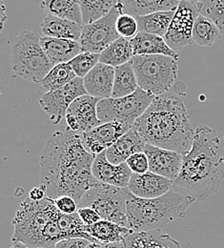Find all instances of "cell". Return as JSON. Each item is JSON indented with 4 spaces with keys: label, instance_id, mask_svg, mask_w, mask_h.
Returning <instances> with one entry per match:
<instances>
[{
    "label": "cell",
    "instance_id": "obj_1",
    "mask_svg": "<svg viewBox=\"0 0 224 248\" xmlns=\"http://www.w3.org/2000/svg\"><path fill=\"white\" fill-rule=\"evenodd\" d=\"M95 157L85 148L81 134L67 128L55 132L40 155V180L47 197L70 196L78 203L99 183L92 172Z\"/></svg>",
    "mask_w": 224,
    "mask_h": 248
},
{
    "label": "cell",
    "instance_id": "obj_2",
    "mask_svg": "<svg viewBox=\"0 0 224 248\" xmlns=\"http://www.w3.org/2000/svg\"><path fill=\"white\" fill-rule=\"evenodd\" d=\"M224 179V141L216 131L200 125L173 188L200 202L218 193Z\"/></svg>",
    "mask_w": 224,
    "mask_h": 248
},
{
    "label": "cell",
    "instance_id": "obj_3",
    "mask_svg": "<svg viewBox=\"0 0 224 248\" xmlns=\"http://www.w3.org/2000/svg\"><path fill=\"white\" fill-rule=\"evenodd\" d=\"M133 127L148 144L183 155L192 148L194 131L190 117L183 101L175 95L156 96Z\"/></svg>",
    "mask_w": 224,
    "mask_h": 248
},
{
    "label": "cell",
    "instance_id": "obj_4",
    "mask_svg": "<svg viewBox=\"0 0 224 248\" xmlns=\"http://www.w3.org/2000/svg\"><path fill=\"white\" fill-rule=\"evenodd\" d=\"M129 229L134 232L161 230L169 223L184 217L194 202L192 198L175 188L156 199H141L123 188Z\"/></svg>",
    "mask_w": 224,
    "mask_h": 248
},
{
    "label": "cell",
    "instance_id": "obj_5",
    "mask_svg": "<svg viewBox=\"0 0 224 248\" xmlns=\"http://www.w3.org/2000/svg\"><path fill=\"white\" fill-rule=\"evenodd\" d=\"M60 213L54 201L48 197L40 202L26 199L13 219L12 241L29 248H41L44 232L49 224L58 218Z\"/></svg>",
    "mask_w": 224,
    "mask_h": 248
},
{
    "label": "cell",
    "instance_id": "obj_6",
    "mask_svg": "<svg viewBox=\"0 0 224 248\" xmlns=\"http://www.w3.org/2000/svg\"><path fill=\"white\" fill-rule=\"evenodd\" d=\"M11 65L16 76L37 84L54 67L40 38L31 30H23L15 37L11 49Z\"/></svg>",
    "mask_w": 224,
    "mask_h": 248
},
{
    "label": "cell",
    "instance_id": "obj_7",
    "mask_svg": "<svg viewBox=\"0 0 224 248\" xmlns=\"http://www.w3.org/2000/svg\"><path fill=\"white\" fill-rule=\"evenodd\" d=\"M174 58L152 55L134 56L131 63L139 88L155 96L167 93L178 78L179 64Z\"/></svg>",
    "mask_w": 224,
    "mask_h": 248
},
{
    "label": "cell",
    "instance_id": "obj_8",
    "mask_svg": "<svg viewBox=\"0 0 224 248\" xmlns=\"http://www.w3.org/2000/svg\"><path fill=\"white\" fill-rule=\"evenodd\" d=\"M78 208L90 207L95 209L101 219L128 226L127 206L123 188L97 183L91 187L77 203Z\"/></svg>",
    "mask_w": 224,
    "mask_h": 248
},
{
    "label": "cell",
    "instance_id": "obj_9",
    "mask_svg": "<svg viewBox=\"0 0 224 248\" xmlns=\"http://www.w3.org/2000/svg\"><path fill=\"white\" fill-rule=\"evenodd\" d=\"M156 96L138 88L136 92L120 98H104L97 103V117L101 124L118 122L134 126Z\"/></svg>",
    "mask_w": 224,
    "mask_h": 248
},
{
    "label": "cell",
    "instance_id": "obj_10",
    "mask_svg": "<svg viewBox=\"0 0 224 248\" xmlns=\"http://www.w3.org/2000/svg\"><path fill=\"white\" fill-rule=\"evenodd\" d=\"M125 6L122 1L116 0L112 11L104 17L87 25H83L80 45L82 52L101 54L109 45L120 37L117 30V20L123 14Z\"/></svg>",
    "mask_w": 224,
    "mask_h": 248
},
{
    "label": "cell",
    "instance_id": "obj_11",
    "mask_svg": "<svg viewBox=\"0 0 224 248\" xmlns=\"http://www.w3.org/2000/svg\"><path fill=\"white\" fill-rule=\"evenodd\" d=\"M199 16L195 4L188 0H181L175 12V16L164 39L174 50L179 51L194 43L193 30L195 19Z\"/></svg>",
    "mask_w": 224,
    "mask_h": 248
},
{
    "label": "cell",
    "instance_id": "obj_12",
    "mask_svg": "<svg viewBox=\"0 0 224 248\" xmlns=\"http://www.w3.org/2000/svg\"><path fill=\"white\" fill-rule=\"evenodd\" d=\"M88 94L83 78H75L70 83L57 90L44 93L39 99L43 111L49 116L54 125L60 124L65 117L70 105L79 96Z\"/></svg>",
    "mask_w": 224,
    "mask_h": 248
},
{
    "label": "cell",
    "instance_id": "obj_13",
    "mask_svg": "<svg viewBox=\"0 0 224 248\" xmlns=\"http://www.w3.org/2000/svg\"><path fill=\"white\" fill-rule=\"evenodd\" d=\"M99 100L89 94L76 98L66 113L67 129L83 134L99 126L101 124L97 117V103Z\"/></svg>",
    "mask_w": 224,
    "mask_h": 248
},
{
    "label": "cell",
    "instance_id": "obj_14",
    "mask_svg": "<svg viewBox=\"0 0 224 248\" xmlns=\"http://www.w3.org/2000/svg\"><path fill=\"white\" fill-rule=\"evenodd\" d=\"M131 128L133 127L118 122L100 124L96 128L81 134L82 141L90 153L98 155L111 147Z\"/></svg>",
    "mask_w": 224,
    "mask_h": 248
},
{
    "label": "cell",
    "instance_id": "obj_15",
    "mask_svg": "<svg viewBox=\"0 0 224 248\" xmlns=\"http://www.w3.org/2000/svg\"><path fill=\"white\" fill-rule=\"evenodd\" d=\"M144 152L149 159L150 172L167 178L173 182L179 177L183 162V155L148 143Z\"/></svg>",
    "mask_w": 224,
    "mask_h": 248
},
{
    "label": "cell",
    "instance_id": "obj_16",
    "mask_svg": "<svg viewBox=\"0 0 224 248\" xmlns=\"http://www.w3.org/2000/svg\"><path fill=\"white\" fill-rule=\"evenodd\" d=\"M92 172L99 183L119 188H127L133 175L126 162L120 164L111 163L105 151L96 155Z\"/></svg>",
    "mask_w": 224,
    "mask_h": 248
},
{
    "label": "cell",
    "instance_id": "obj_17",
    "mask_svg": "<svg viewBox=\"0 0 224 248\" xmlns=\"http://www.w3.org/2000/svg\"><path fill=\"white\" fill-rule=\"evenodd\" d=\"M174 182L152 172L133 174L127 188L134 196L141 199H156L168 193Z\"/></svg>",
    "mask_w": 224,
    "mask_h": 248
},
{
    "label": "cell",
    "instance_id": "obj_18",
    "mask_svg": "<svg viewBox=\"0 0 224 248\" xmlns=\"http://www.w3.org/2000/svg\"><path fill=\"white\" fill-rule=\"evenodd\" d=\"M83 81L86 92L89 95L98 99L112 97L115 81V68L99 62L83 78Z\"/></svg>",
    "mask_w": 224,
    "mask_h": 248
},
{
    "label": "cell",
    "instance_id": "obj_19",
    "mask_svg": "<svg viewBox=\"0 0 224 248\" xmlns=\"http://www.w3.org/2000/svg\"><path fill=\"white\" fill-rule=\"evenodd\" d=\"M147 142L133 127L120 137L105 152L108 160L113 164L126 162L131 155L139 152H144Z\"/></svg>",
    "mask_w": 224,
    "mask_h": 248
},
{
    "label": "cell",
    "instance_id": "obj_20",
    "mask_svg": "<svg viewBox=\"0 0 224 248\" xmlns=\"http://www.w3.org/2000/svg\"><path fill=\"white\" fill-rule=\"evenodd\" d=\"M40 43L54 66L69 63L82 52L80 42L72 39L42 36Z\"/></svg>",
    "mask_w": 224,
    "mask_h": 248
},
{
    "label": "cell",
    "instance_id": "obj_21",
    "mask_svg": "<svg viewBox=\"0 0 224 248\" xmlns=\"http://www.w3.org/2000/svg\"><path fill=\"white\" fill-rule=\"evenodd\" d=\"M134 56H152L161 55L179 60V55L165 41L164 37L147 33L138 32L134 37L130 39Z\"/></svg>",
    "mask_w": 224,
    "mask_h": 248
},
{
    "label": "cell",
    "instance_id": "obj_22",
    "mask_svg": "<svg viewBox=\"0 0 224 248\" xmlns=\"http://www.w3.org/2000/svg\"><path fill=\"white\" fill-rule=\"evenodd\" d=\"M82 28L83 25L52 15H48L41 23V31L44 36L75 41H80Z\"/></svg>",
    "mask_w": 224,
    "mask_h": 248
},
{
    "label": "cell",
    "instance_id": "obj_23",
    "mask_svg": "<svg viewBox=\"0 0 224 248\" xmlns=\"http://www.w3.org/2000/svg\"><path fill=\"white\" fill-rule=\"evenodd\" d=\"M126 248H181L180 244L160 230L131 233L123 241Z\"/></svg>",
    "mask_w": 224,
    "mask_h": 248
},
{
    "label": "cell",
    "instance_id": "obj_24",
    "mask_svg": "<svg viewBox=\"0 0 224 248\" xmlns=\"http://www.w3.org/2000/svg\"><path fill=\"white\" fill-rule=\"evenodd\" d=\"M86 231L99 244L123 242L127 236L133 233L128 227L106 219H100L95 224L86 225Z\"/></svg>",
    "mask_w": 224,
    "mask_h": 248
},
{
    "label": "cell",
    "instance_id": "obj_25",
    "mask_svg": "<svg viewBox=\"0 0 224 248\" xmlns=\"http://www.w3.org/2000/svg\"><path fill=\"white\" fill-rule=\"evenodd\" d=\"M40 7L48 15L83 25L79 0H42Z\"/></svg>",
    "mask_w": 224,
    "mask_h": 248
},
{
    "label": "cell",
    "instance_id": "obj_26",
    "mask_svg": "<svg viewBox=\"0 0 224 248\" xmlns=\"http://www.w3.org/2000/svg\"><path fill=\"white\" fill-rule=\"evenodd\" d=\"M134 57L130 39L119 37L100 54L99 62L117 68L131 62Z\"/></svg>",
    "mask_w": 224,
    "mask_h": 248
},
{
    "label": "cell",
    "instance_id": "obj_27",
    "mask_svg": "<svg viewBox=\"0 0 224 248\" xmlns=\"http://www.w3.org/2000/svg\"><path fill=\"white\" fill-rule=\"evenodd\" d=\"M139 88L137 78L131 62L115 68V81L112 97L120 98L130 95Z\"/></svg>",
    "mask_w": 224,
    "mask_h": 248
},
{
    "label": "cell",
    "instance_id": "obj_28",
    "mask_svg": "<svg viewBox=\"0 0 224 248\" xmlns=\"http://www.w3.org/2000/svg\"><path fill=\"white\" fill-rule=\"evenodd\" d=\"M176 11H164L136 16L138 32H147L164 37L173 20Z\"/></svg>",
    "mask_w": 224,
    "mask_h": 248
},
{
    "label": "cell",
    "instance_id": "obj_29",
    "mask_svg": "<svg viewBox=\"0 0 224 248\" xmlns=\"http://www.w3.org/2000/svg\"><path fill=\"white\" fill-rule=\"evenodd\" d=\"M125 9L134 16H146L149 14L176 11L179 2V0H123Z\"/></svg>",
    "mask_w": 224,
    "mask_h": 248
},
{
    "label": "cell",
    "instance_id": "obj_30",
    "mask_svg": "<svg viewBox=\"0 0 224 248\" xmlns=\"http://www.w3.org/2000/svg\"><path fill=\"white\" fill-rule=\"evenodd\" d=\"M223 33L218 26L210 18L199 14L193 30L194 43L202 47H210L221 39Z\"/></svg>",
    "mask_w": 224,
    "mask_h": 248
},
{
    "label": "cell",
    "instance_id": "obj_31",
    "mask_svg": "<svg viewBox=\"0 0 224 248\" xmlns=\"http://www.w3.org/2000/svg\"><path fill=\"white\" fill-rule=\"evenodd\" d=\"M75 78L77 77L69 63H60L51 69L39 85L47 93L63 87Z\"/></svg>",
    "mask_w": 224,
    "mask_h": 248
},
{
    "label": "cell",
    "instance_id": "obj_32",
    "mask_svg": "<svg viewBox=\"0 0 224 248\" xmlns=\"http://www.w3.org/2000/svg\"><path fill=\"white\" fill-rule=\"evenodd\" d=\"M58 224L64 239L82 238L90 241L91 243H97L89 233H87L86 225L83 223L77 212L73 214L60 213L58 217Z\"/></svg>",
    "mask_w": 224,
    "mask_h": 248
},
{
    "label": "cell",
    "instance_id": "obj_33",
    "mask_svg": "<svg viewBox=\"0 0 224 248\" xmlns=\"http://www.w3.org/2000/svg\"><path fill=\"white\" fill-rule=\"evenodd\" d=\"M83 25L91 24L107 16L116 4V0H79Z\"/></svg>",
    "mask_w": 224,
    "mask_h": 248
},
{
    "label": "cell",
    "instance_id": "obj_34",
    "mask_svg": "<svg viewBox=\"0 0 224 248\" xmlns=\"http://www.w3.org/2000/svg\"><path fill=\"white\" fill-rule=\"evenodd\" d=\"M196 7L199 14L210 18L224 35V0H202Z\"/></svg>",
    "mask_w": 224,
    "mask_h": 248
},
{
    "label": "cell",
    "instance_id": "obj_35",
    "mask_svg": "<svg viewBox=\"0 0 224 248\" xmlns=\"http://www.w3.org/2000/svg\"><path fill=\"white\" fill-rule=\"evenodd\" d=\"M99 57L100 54L81 52L69 62V64L71 65L77 78H84L96 64L99 63Z\"/></svg>",
    "mask_w": 224,
    "mask_h": 248
},
{
    "label": "cell",
    "instance_id": "obj_36",
    "mask_svg": "<svg viewBox=\"0 0 224 248\" xmlns=\"http://www.w3.org/2000/svg\"><path fill=\"white\" fill-rule=\"evenodd\" d=\"M117 30L120 37L132 39L138 33V24L135 16L130 14H121L117 20Z\"/></svg>",
    "mask_w": 224,
    "mask_h": 248
},
{
    "label": "cell",
    "instance_id": "obj_37",
    "mask_svg": "<svg viewBox=\"0 0 224 248\" xmlns=\"http://www.w3.org/2000/svg\"><path fill=\"white\" fill-rule=\"evenodd\" d=\"M126 163L133 174H144L149 172V159L145 152L131 155L126 160Z\"/></svg>",
    "mask_w": 224,
    "mask_h": 248
},
{
    "label": "cell",
    "instance_id": "obj_38",
    "mask_svg": "<svg viewBox=\"0 0 224 248\" xmlns=\"http://www.w3.org/2000/svg\"><path fill=\"white\" fill-rule=\"evenodd\" d=\"M53 200V199H52ZM54 203L58 210L63 214H73L77 212L78 205L75 199L70 196H60L54 199Z\"/></svg>",
    "mask_w": 224,
    "mask_h": 248
},
{
    "label": "cell",
    "instance_id": "obj_39",
    "mask_svg": "<svg viewBox=\"0 0 224 248\" xmlns=\"http://www.w3.org/2000/svg\"><path fill=\"white\" fill-rule=\"evenodd\" d=\"M77 214L85 225H92L101 219L99 214L95 209L90 207H80L77 209Z\"/></svg>",
    "mask_w": 224,
    "mask_h": 248
},
{
    "label": "cell",
    "instance_id": "obj_40",
    "mask_svg": "<svg viewBox=\"0 0 224 248\" xmlns=\"http://www.w3.org/2000/svg\"><path fill=\"white\" fill-rule=\"evenodd\" d=\"M91 242L82 238H70L60 241L55 248H86Z\"/></svg>",
    "mask_w": 224,
    "mask_h": 248
},
{
    "label": "cell",
    "instance_id": "obj_41",
    "mask_svg": "<svg viewBox=\"0 0 224 248\" xmlns=\"http://www.w3.org/2000/svg\"><path fill=\"white\" fill-rule=\"evenodd\" d=\"M46 197H47V191H46V187L43 185H40L38 187H33L29 194V198L34 202H40L44 200Z\"/></svg>",
    "mask_w": 224,
    "mask_h": 248
},
{
    "label": "cell",
    "instance_id": "obj_42",
    "mask_svg": "<svg viewBox=\"0 0 224 248\" xmlns=\"http://www.w3.org/2000/svg\"><path fill=\"white\" fill-rule=\"evenodd\" d=\"M101 248H126L124 242L111 243V244H101Z\"/></svg>",
    "mask_w": 224,
    "mask_h": 248
},
{
    "label": "cell",
    "instance_id": "obj_43",
    "mask_svg": "<svg viewBox=\"0 0 224 248\" xmlns=\"http://www.w3.org/2000/svg\"><path fill=\"white\" fill-rule=\"evenodd\" d=\"M1 13H2V17H1V30H3L4 26H5V22L7 19V15H6V7L4 5L3 0L1 1Z\"/></svg>",
    "mask_w": 224,
    "mask_h": 248
},
{
    "label": "cell",
    "instance_id": "obj_44",
    "mask_svg": "<svg viewBox=\"0 0 224 248\" xmlns=\"http://www.w3.org/2000/svg\"><path fill=\"white\" fill-rule=\"evenodd\" d=\"M32 248L21 244V243H18V242H13L12 245H11V248Z\"/></svg>",
    "mask_w": 224,
    "mask_h": 248
},
{
    "label": "cell",
    "instance_id": "obj_45",
    "mask_svg": "<svg viewBox=\"0 0 224 248\" xmlns=\"http://www.w3.org/2000/svg\"><path fill=\"white\" fill-rule=\"evenodd\" d=\"M86 248H101V244L99 243H90Z\"/></svg>",
    "mask_w": 224,
    "mask_h": 248
},
{
    "label": "cell",
    "instance_id": "obj_46",
    "mask_svg": "<svg viewBox=\"0 0 224 248\" xmlns=\"http://www.w3.org/2000/svg\"><path fill=\"white\" fill-rule=\"evenodd\" d=\"M188 1H190V2H193L194 4H195V5H197L198 3H200L202 0H188Z\"/></svg>",
    "mask_w": 224,
    "mask_h": 248
},
{
    "label": "cell",
    "instance_id": "obj_47",
    "mask_svg": "<svg viewBox=\"0 0 224 248\" xmlns=\"http://www.w3.org/2000/svg\"><path fill=\"white\" fill-rule=\"evenodd\" d=\"M179 1H181V0H179Z\"/></svg>",
    "mask_w": 224,
    "mask_h": 248
}]
</instances>
